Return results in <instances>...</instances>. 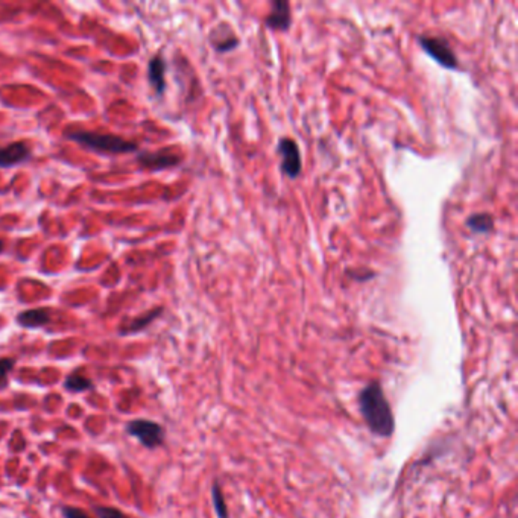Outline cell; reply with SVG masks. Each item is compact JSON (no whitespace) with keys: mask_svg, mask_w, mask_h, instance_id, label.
<instances>
[{"mask_svg":"<svg viewBox=\"0 0 518 518\" xmlns=\"http://www.w3.org/2000/svg\"><path fill=\"white\" fill-rule=\"evenodd\" d=\"M362 417L377 436H390L395 429L394 415L379 383H370L359 397Z\"/></svg>","mask_w":518,"mask_h":518,"instance_id":"cell-1","label":"cell"},{"mask_svg":"<svg viewBox=\"0 0 518 518\" xmlns=\"http://www.w3.org/2000/svg\"><path fill=\"white\" fill-rule=\"evenodd\" d=\"M69 137L90 149L109 152V154H128L137 151V144L113 134H95V132H72Z\"/></svg>","mask_w":518,"mask_h":518,"instance_id":"cell-2","label":"cell"},{"mask_svg":"<svg viewBox=\"0 0 518 518\" xmlns=\"http://www.w3.org/2000/svg\"><path fill=\"white\" fill-rule=\"evenodd\" d=\"M126 432L137 438L148 448H157L165 441V430L160 424L149 420H132L126 424Z\"/></svg>","mask_w":518,"mask_h":518,"instance_id":"cell-3","label":"cell"},{"mask_svg":"<svg viewBox=\"0 0 518 518\" xmlns=\"http://www.w3.org/2000/svg\"><path fill=\"white\" fill-rule=\"evenodd\" d=\"M418 41L424 52L430 55L438 64L445 67V69H457V56L445 38L421 36Z\"/></svg>","mask_w":518,"mask_h":518,"instance_id":"cell-4","label":"cell"},{"mask_svg":"<svg viewBox=\"0 0 518 518\" xmlns=\"http://www.w3.org/2000/svg\"><path fill=\"white\" fill-rule=\"evenodd\" d=\"M278 154L282 157V171L286 176L298 178L301 174V154L295 140L283 137L278 142Z\"/></svg>","mask_w":518,"mask_h":518,"instance_id":"cell-5","label":"cell"},{"mask_svg":"<svg viewBox=\"0 0 518 518\" xmlns=\"http://www.w3.org/2000/svg\"><path fill=\"white\" fill-rule=\"evenodd\" d=\"M139 163L148 169V171H161V169H167L176 166L180 163L181 158L172 152V149H161L158 152H143L139 155Z\"/></svg>","mask_w":518,"mask_h":518,"instance_id":"cell-6","label":"cell"},{"mask_svg":"<svg viewBox=\"0 0 518 518\" xmlns=\"http://www.w3.org/2000/svg\"><path fill=\"white\" fill-rule=\"evenodd\" d=\"M265 23L269 29L282 32L287 31L292 23L291 5L284 2V0H274V2H271V11L265 19Z\"/></svg>","mask_w":518,"mask_h":518,"instance_id":"cell-7","label":"cell"},{"mask_svg":"<svg viewBox=\"0 0 518 518\" xmlns=\"http://www.w3.org/2000/svg\"><path fill=\"white\" fill-rule=\"evenodd\" d=\"M31 148L24 142H14L0 148V167H13L31 157Z\"/></svg>","mask_w":518,"mask_h":518,"instance_id":"cell-8","label":"cell"},{"mask_svg":"<svg viewBox=\"0 0 518 518\" xmlns=\"http://www.w3.org/2000/svg\"><path fill=\"white\" fill-rule=\"evenodd\" d=\"M210 43L218 52H228V50H231L239 45V40H237L234 32L227 23H220L218 28L211 31Z\"/></svg>","mask_w":518,"mask_h":518,"instance_id":"cell-9","label":"cell"},{"mask_svg":"<svg viewBox=\"0 0 518 518\" xmlns=\"http://www.w3.org/2000/svg\"><path fill=\"white\" fill-rule=\"evenodd\" d=\"M148 78L157 95H163L166 89V63L161 55H155L149 61Z\"/></svg>","mask_w":518,"mask_h":518,"instance_id":"cell-10","label":"cell"},{"mask_svg":"<svg viewBox=\"0 0 518 518\" xmlns=\"http://www.w3.org/2000/svg\"><path fill=\"white\" fill-rule=\"evenodd\" d=\"M50 321V315L47 309H31L22 312L17 317V322L24 328H38L46 326Z\"/></svg>","mask_w":518,"mask_h":518,"instance_id":"cell-11","label":"cell"},{"mask_svg":"<svg viewBox=\"0 0 518 518\" xmlns=\"http://www.w3.org/2000/svg\"><path fill=\"white\" fill-rule=\"evenodd\" d=\"M466 227L474 233H489L494 228V219L488 213H474L466 219Z\"/></svg>","mask_w":518,"mask_h":518,"instance_id":"cell-12","label":"cell"},{"mask_svg":"<svg viewBox=\"0 0 518 518\" xmlns=\"http://www.w3.org/2000/svg\"><path fill=\"white\" fill-rule=\"evenodd\" d=\"M161 312H163V309L158 307V309H154L152 312L146 313V315H143V317H140V318H137V319H134V321L131 322V324H130V327H126V328L122 330V333H125V335H128V333H137V331L143 330L144 327H148V326L151 324V322L154 321L158 315H161Z\"/></svg>","mask_w":518,"mask_h":518,"instance_id":"cell-13","label":"cell"},{"mask_svg":"<svg viewBox=\"0 0 518 518\" xmlns=\"http://www.w3.org/2000/svg\"><path fill=\"white\" fill-rule=\"evenodd\" d=\"M64 388L67 390H70V393H84V390L91 389L93 385L90 379L81 376L79 372H73V374L66 379Z\"/></svg>","mask_w":518,"mask_h":518,"instance_id":"cell-14","label":"cell"},{"mask_svg":"<svg viewBox=\"0 0 518 518\" xmlns=\"http://www.w3.org/2000/svg\"><path fill=\"white\" fill-rule=\"evenodd\" d=\"M213 502H215V508H216V512H218L219 518H227V515H228L227 506H225L224 496H222V492H220L218 483H215V485H213Z\"/></svg>","mask_w":518,"mask_h":518,"instance_id":"cell-15","label":"cell"},{"mask_svg":"<svg viewBox=\"0 0 518 518\" xmlns=\"http://www.w3.org/2000/svg\"><path fill=\"white\" fill-rule=\"evenodd\" d=\"M15 362L13 359H0V389L6 388L8 376H10L11 370L14 368Z\"/></svg>","mask_w":518,"mask_h":518,"instance_id":"cell-16","label":"cell"},{"mask_svg":"<svg viewBox=\"0 0 518 518\" xmlns=\"http://www.w3.org/2000/svg\"><path fill=\"white\" fill-rule=\"evenodd\" d=\"M95 511H96L99 518H130V517H126L123 512L119 511V509H114V508L99 506V508H95Z\"/></svg>","mask_w":518,"mask_h":518,"instance_id":"cell-17","label":"cell"},{"mask_svg":"<svg viewBox=\"0 0 518 518\" xmlns=\"http://www.w3.org/2000/svg\"><path fill=\"white\" fill-rule=\"evenodd\" d=\"M63 515H64V518H91V517H89V514L81 511V509L70 508V506L63 508Z\"/></svg>","mask_w":518,"mask_h":518,"instance_id":"cell-18","label":"cell"},{"mask_svg":"<svg viewBox=\"0 0 518 518\" xmlns=\"http://www.w3.org/2000/svg\"><path fill=\"white\" fill-rule=\"evenodd\" d=\"M2 250H3V242L0 241V252H2Z\"/></svg>","mask_w":518,"mask_h":518,"instance_id":"cell-19","label":"cell"}]
</instances>
